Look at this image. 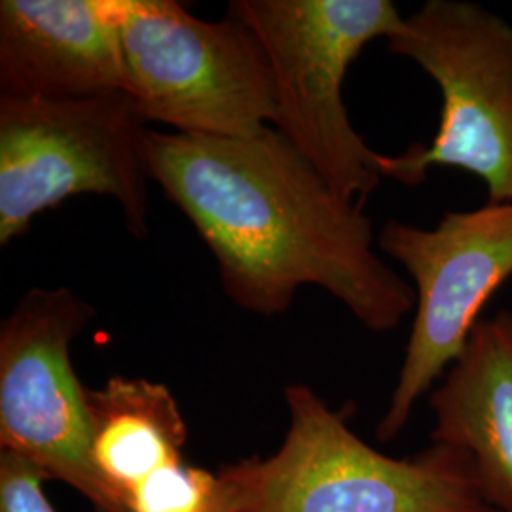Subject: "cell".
Masks as SVG:
<instances>
[{
	"label": "cell",
	"mask_w": 512,
	"mask_h": 512,
	"mask_svg": "<svg viewBox=\"0 0 512 512\" xmlns=\"http://www.w3.org/2000/svg\"><path fill=\"white\" fill-rule=\"evenodd\" d=\"M148 177L215 256L241 310L279 315L319 287L372 332L416 310L414 287L378 255L363 205L346 200L277 131L205 137L148 129Z\"/></svg>",
	"instance_id": "cell-1"
},
{
	"label": "cell",
	"mask_w": 512,
	"mask_h": 512,
	"mask_svg": "<svg viewBox=\"0 0 512 512\" xmlns=\"http://www.w3.org/2000/svg\"><path fill=\"white\" fill-rule=\"evenodd\" d=\"M285 403L291 425L279 450L217 473L228 512H495L456 450L433 444L389 458L308 385H287Z\"/></svg>",
	"instance_id": "cell-2"
},
{
	"label": "cell",
	"mask_w": 512,
	"mask_h": 512,
	"mask_svg": "<svg viewBox=\"0 0 512 512\" xmlns=\"http://www.w3.org/2000/svg\"><path fill=\"white\" fill-rule=\"evenodd\" d=\"M228 16L255 35L272 78L277 129L346 200L380 186V152L355 131L344 103L351 63L404 18L391 0H232Z\"/></svg>",
	"instance_id": "cell-3"
},
{
	"label": "cell",
	"mask_w": 512,
	"mask_h": 512,
	"mask_svg": "<svg viewBox=\"0 0 512 512\" xmlns=\"http://www.w3.org/2000/svg\"><path fill=\"white\" fill-rule=\"evenodd\" d=\"M124 93L175 133L253 137L274 122L270 69L236 18H196L175 0H114Z\"/></svg>",
	"instance_id": "cell-4"
},
{
	"label": "cell",
	"mask_w": 512,
	"mask_h": 512,
	"mask_svg": "<svg viewBox=\"0 0 512 512\" xmlns=\"http://www.w3.org/2000/svg\"><path fill=\"white\" fill-rule=\"evenodd\" d=\"M387 50L439 84L442 110L431 145L382 154L384 177L418 186L431 167H458L486 184L488 202H512L511 23L467 0H427Z\"/></svg>",
	"instance_id": "cell-5"
},
{
	"label": "cell",
	"mask_w": 512,
	"mask_h": 512,
	"mask_svg": "<svg viewBox=\"0 0 512 512\" xmlns=\"http://www.w3.org/2000/svg\"><path fill=\"white\" fill-rule=\"evenodd\" d=\"M147 133L124 92L76 101L0 97V245L80 194L114 198L129 234L147 238Z\"/></svg>",
	"instance_id": "cell-6"
},
{
	"label": "cell",
	"mask_w": 512,
	"mask_h": 512,
	"mask_svg": "<svg viewBox=\"0 0 512 512\" xmlns=\"http://www.w3.org/2000/svg\"><path fill=\"white\" fill-rule=\"evenodd\" d=\"M378 247L414 281L416 310L378 439L401 435L421 397L467 346L480 313L512 277V202L446 211L433 230L387 220Z\"/></svg>",
	"instance_id": "cell-7"
},
{
	"label": "cell",
	"mask_w": 512,
	"mask_h": 512,
	"mask_svg": "<svg viewBox=\"0 0 512 512\" xmlns=\"http://www.w3.org/2000/svg\"><path fill=\"white\" fill-rule=\"evenodd\" d=\"M95 317L67 289H31L0 325V448L84 495L99 512H124L92 461L88 387L71 359L74 338Z\"/></svg>",
	"instance_id": "cell-8"
},
{
	"label": "cell",
	"mask_w": 512,
	"mask_h": 512,
	"mask_svg": "<svg viewBox=\"0 0 512 512\" xmlns=\"http://www.w3.org/2000/svg\"><path fill=\"white\" fill-rule=\"evenodd\" d=\"M0 92L23 101L124 92L114 0H2Z\"/></svg>",
	"instance_id": "cell-9"
},
{
	"label": "cell",
	"mask_w": 512,
	"mask_h": 512,
	"mask_svg": "<svg viewBox=\"0 0 512 512\" xmlns=\"http://www.w3.org/2000/svg\"><path fill=\"white\" fill-rule=\"evenodd\" d=\"M433 444L469 459L495 512H512V311L476 325L431 393Z\"/></svg>",
	"instance_id": "cell-10"
},
{
	"label": "cell",
	"mask_w": 512,
	"mask_h": 512,
	"mask_svg": "<svg viewBox=\"0 0 512 512\" xmlns=\"http://www.w3.org/2000/svg\"><path fill=\"white\" fill-rule=\"evenodd\" d=\"M92 461L116 505L126 511L131 490L183 461L188 429L173 393L158 382L112 376L88 389Z\"/></svg>",
	"instance_id": "cell-11"
},
{
	"label": "cell",
	"mask_w": 512,
	"mask_h": 512,
	"mask_svg": "<svg viewBox=\"0 0 512 512\" xmlns=\"http://www.w3.org/2000/svg\"><path fill=\"white\" fill-rule=\"evenodd\" d=\"M128 512H228L219 476L173 463L154 473L126 497Z\"/></svg>",
	"instance_id": "cell-12"
},
{
	"label": "cell",
	"mask_w": 512,
	"mask_h": 512,
	"mask_svg": "<svg viewBox=\"0 0 512 512\" xmlns=\"http://www.w3.org/2000/svg\"><path fill=\"white\" fill-rule=\"evenodd\" d=\"M46 480L29 459L0 450V512H55L44 494Z\"/></svg>",
	"instance_id": "cell-13"
}]
</instances>
